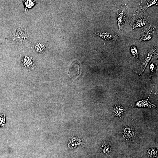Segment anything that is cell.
<instances>
[{"label":"cell","mask_w":158,"mask_h":158,"mask_svg":"<svg viewBox=\"0 0 158 158\" xmlns=\"http://www.w3.org/2000/svg\"><path fill=\"white\" fill-rule=\"evenodd\" d=\"M157 155V150L155 149H151L148 150V156L150 158L156 157Z\"/></svg>","instance_id":"18"},{"label":"cell","mask_w":158,"mask_h":158,"mask_svg":"<svg viewBox=\"0 0 158 158\" xmlns=\"http://www.w3.org/2000/svg\"><path fill=\"white\" fill-rule=\"evenodd\" d=\"M130 52L133 59L137 61L138 60V52L137 47L135 45H133L131 46Z\"/></svg>","instance_id":"13"},{"label":"cell","mask_w":158,"mask_h":158,"mask_svg":"<svg viewBox=\"0 0 158 158\" xmlns=\"http://www.w3.org/2000/svg\"><path fill=\"white\" fill-rule=\"evenodd\" d=\"M11 36L12 40L17 44H22L27 43L30 40L28 25H16L13 31Z\"/></svg>","instance_id":"1"},{"label":"cell","mask_w":158,"mask_h":158,"mask_svg":"<svg viewBox=\"0 0 158 158\" xmlns=\"http://www.w3.org/2000/svg\"><path fill=\"white\" fill-rule=\"evenodd\" d=\"M156 28L153 26L150 25L144 28L141 32L140 42H144L150 40L154 35Z\"/></svg>","instance_id":"6"},{"label":"cell","mask_w":158,"mask_h":158,"mask_svg":"<svg viewBox=\"0 0 158 158\" xmlns=\"http://www.w3.org/2000/svg\"><path fill=\"white\" fill-rule=\"evenodd\" d=\"M79 72L78 67L71 68L69 69L68 73L70 78L73 80H74L79 75Z\"/></svg>","instance_id":"11"},{"label":"cell","mask_w":158,"mask_h":158,"mask_svg":"<svg viewBox=\"0 0 158 158\" xmlns=\"http://www.w3.org/2000/svg\"><path fill=\"white\" fill-rule=\"evenodd\" d=\"M122 135L127 140H131L135 136V133L132 128L126 127L123 129L121 131Z\"/></svg>","instance_id":"10"},{"label":"cell","mask_w":158,"mask_h":158,"mask_svg":"<svg viewBox=\"0 0 158 158\" xmlns=\"http://www.w3.org/2000/svg\"><path fill=\"white\" fill-rule=\"evenodd\" d=\"M128 6L126 3L123 4L118 9L116 14L117 22L118 26V32L122 31L123 28L127 17V11Z\"/></svg>","instance_id":"3"},{"label":"cell","mask_w":158,"mask_h":158,"mask_svg":"<svg viewBox=\"0 0 158 158\" xmlns=\"http://www.w3.org/2000/svg\"><path fill=\"white\" fill-rule=\"evenodd\" d=\"M156 49V46L154 45L147 51L138 68L139 76L142 75Z\"/></svg>","instance_id":"4"},{"label":"cell","mask_w":158,"mask_h":158,"mask_svg":"<svg viewBox=\"0 0 158 158\" xmlns=\"http://www.w3.org/2000/svg\"><path fill=\"white\" fill-rule=\"evenodd\" d=\"M154 86H153L152 89L151 90V91L147 99L144 100L140 101L137 102L136 103L134 104V106L138 107H147L153 108H155L156 107L155 105L151 103L148 100V99L152 92Z\"/></svg>","instance_id":"9"},{"label":"cell","mask_w":158,"mask_h":158,"mask_svg":"<svg viewBox=\"0 0 158 158\" xmlns=\"http://www.w3.org/2000/svg\"><path fill=\"white\" fill-rule=\"evenodd\" d=\"M96 34L102 38L104 40L115 42L119 36L118 35H113L109 33L106 32H97Z\"/></svg>","instance_id":"7"},{"label":"cell","mask_w":158,"mask_h":158,"mask_svg":"<svg viewBox=\"0 0 158 158\" xmlns=\"http://www.w3.org/2000/svg\"><path fill=\"white\" fill-rule=\"evenodd\" d=\"M6 125L5 114L4 113L0 114V128L5 127Z\"/></svg>","instance_id":"17"},{"label":"cell","mask_w":158,"mask_h":158,"mask_svg":"<svg viewBox=\"0 0 158 158\" xmlns=\"http://www.w3.org/2000/svg\"><path fill=\"white\" fill-rule=\"evenodd\" d=\"M145 1L146 4H144L145 6L140 8L144 11H146L148 7L155 4L157 2V0H147Z\"/></svg>","instance_id":"16"},{"label":"cell","mask_w":158,"mask_h":158,"mask_svg":"<svg viewBox=\"0 0 158 158\" xmlns=\"http://www.w3.org/2000/svg\"><path fill=\"white\" fill-rule=\"evenodd\" d=\"M150 69L151 72L150 77L154 75L156 72L157 68V62L155 60L152 61L150 65Z\"/></svg>","instance_id":"15"},{"label":"cell","mask_w":158,"mask_h":158,"mask_svg":"<svg viewBox=\"0 0 158 158\" xmlns=\"http://www.w3.org/2000/svg\"><path fill=\"white\" fill-rule=\"evenodd\" d=\"M31 48L34 52L41 54L44 51L46 46L45 44L43 42L36 41L32 44Z\"/></svg>","instance_id":"8"},{"label":"cell","mask_w":158,"mask_h":158,"mask_svg":"<svg viewBox=\"0 0 158 158\" xmlns=\"http://www.w3.org/2000/svg\"><path fill=\"white\" fill-rule=\"evenodd\" d=\"M20 64L23 69L28 71L34 69L37 66L33 58L28 56H25L22 57Z\"/></svg>","instance_id":"5"},{"label":"cell","mask_w":158,"mask_h":158,"mask_svg":"<svg viewBox=\"0 0 158 158\" xmlns=\"http://www.w3.org/2000/svg\"><path fill=\"white\" fill-rule=\"evenodd\" d=\"M124 108L120 105H115L113 108L114 114L118 117H120L123 113Z\"/></svg>","instance_id":"12"},{"label":"cell","mask_w":158,"mask_h":158,"mask_svg":"<svg viewBox=\"0 0 158 158\" xmlns=\"http://www.w3.org/2000/svg\"><path fill=\"white\" fill-rule=\"evenodd\" d=\"M100 150L104 153H108L111 150V145L108 143H105L102 145L100 148Z\"/></svg>","instance_id":"14"},{"label":"cell","mask_w":158,"mask_h":158,"mask_svg":"<svg viewBox=\"0 0 158 158\" xmlns=\"http://www.w3.org/2000/svg\"><path fill=\"white\" fill-rule=\"evenodd\" d=\"M150 19L146 11L139 8L135 10L129 22L133 30L142 27L150 23Z\"/></svg>","instance_id":"2"},{"label":"cell","mask_w":158,"mask_h":158,"mask_svg":"<svg viewBox=\"0 0 158 158\" xmlns=\"http://www.w3.org/2000/svg\"><path fill=\"white\" fill-rule=\"evenodd\" d=\"M1 44V43H0V45Z\"/></svg>","instance_id":"19"}]
</instances>
